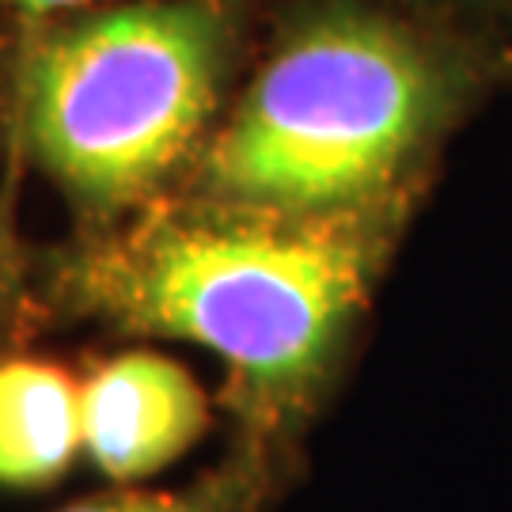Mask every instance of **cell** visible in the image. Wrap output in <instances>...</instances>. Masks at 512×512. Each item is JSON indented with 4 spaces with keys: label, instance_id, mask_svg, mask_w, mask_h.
I'll return each instance as SVG.
<instances>
[{
    "label": "cell",
    "instance_id": "6da1fadb",
    "mask_svg": "<svg viewBox=\"0 0 512 512\" xmlns=\"http://www.w3.org/2000/svg\"><path fill=\"white\" fill-rule=\"evenodd\" d=\"M414 213L274 217L171 194L50 247L31 289L69 323L205 349L232 440L304 463Z\"/></svg>",
    "mask_w": 512,
    "mask_h": 512
},
{
    "label": "cell",
    "instance_id": "7a4b0ae2",
    "mask_svg": "<svg viewBox=\"0 0 512 512\" xmlns=\"http://www.w3.org/2000/svg\"><path fill=\"white\" fill-rule=\"evenodd\" d=\"M501 76L505 38L406 0H289L175 194L353 217L429 194Z\"/></svg>",
    "mask_w": 512,
    "mask_h": 512
},
{
    "label": "cell",
    "instance_id": "3957f363",
    "mask_svg": "<svg viewBox=\"0 0 512 512\" xmlns=\"http://www.w3.org/2000/svg\"><path fill=\"white\" fill-rule=\"evenodd\" d=\"M255 0H107L23 46L12 126L76 232L171 198L251 61Z\"/></svg>",
    "mask_w": 512,
    "mask_h": 512
},
{
    "label": "cell",
    "instance_id": "277c9868",
    "mask_svg": "<svg viewBox=\"0 0 512 512\" xmlns=\"http://www.w3.org/2000/svg\"><path fill=\"white\" fill-rule=\"evenodd\" d=\"M80 456L110 486H145L183 463L213 429V403L171 353L129 346L76 384Z\"/></svg>",
    "mask_w": 512,
    "mask_h": 512
},
{
    "label": "cell",
    "instance_id": "5b68a950",
    "mask_svg": "<svg viewBox=\"0 0 512 512\" xmlns=\"http://www.w3.org/2000/svg\"><path fill=\"white\" fill-rule=\"evenodd\" d=\"M69 368L0 357V490H50L80 456V403Z\"/></svg>",
    "mask_w": 512,
    "mask_h": 512
},
{
    "label": "cell",
    "instance_id": "8992f818",
    "mask_svg": "<svg viewBox=\"0 0 512 512\" xmlns=\"http://www.w3.org/2000/svg\"><path fill=\"white\" fill-rule=\"evenodd\" d=\"M300 467V459L232 440L213 467L183 486H114L110 494L84 497L54 512H274L289 497Z\"/></svg>",
    "mask_w": 512,
    "mask_h": 512
},
{
    "label": "cell",
    "instance_id": "52a82bcc",
    "mask_svg": "<svg viewBox=\"0 0 512 512\" xmlns=\"http://www.w3.org/2000/svg\"><path fill=\"white\" fill-rule=\"evenodd\" d=\"M27 296H31V274L27 262L19 258L12 232L0 217V349L12 342L16 327L23 323L27 311Z\"/></svg>",
    "mask_w": 512,
    "mask_h": 512
},
{
    "label": "cell",
    "instance_id": "ba28073f",
    "mask_svg": "<svg viewBox=\"0 0 512 512\" xmlns=\"http://www.w3.org/2000/svg\"><path fill=\"white\" fill-rule=\"evenodd\" d=\"M19 12L38 19H54V16H69V12H80V8H92V4H107V0H4Z\"/></svg>",
    "mask_w": 512,
    "mask_h": 512
},
{
    "label": "cell",
    "instance_id": "9c48e42d",
    "mask_svg": "<svg viewBox=\"0 0 512 512\" xmlns=\"http://www.w3.org/2000/svg\"><path fill=\"white\" fill-rule=\"evenodd\" d=\"M406 4H414V8H429V12H440V16H463L471 19V12H482V8H490L494 0H406Z\"/></svg>",
    "mask_w": 512,
    "mask_h": 512
},
{
    "label": "cell",
    "instance_id": "30bf717a",
    "mask_svg": "<svg viewBox=\"0 0 512 512\" xmlns=\"http://www.w3.org/2000/svg\"><path fill=\"white\" fill-rule=\"evenodd\" d=\"M512 23V19H509ZM505 54H509V76H512V27H509V38H505Z\"/></svg>",
    "mask_w": 512,
    "mask_h": 512
}]
</instances>
